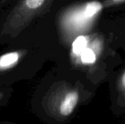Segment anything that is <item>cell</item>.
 I'll return each instance as SVG.
<instances>
[{
	"mask_svg": "<svg viewBox=\"0 0 125 124\" xmlns=\"http://www.w3.org/2000/svg\"><path fill=\"white\" fill-rule=\"evenodd\" d=\"M91 94L76 85L54 84L37 94L31 102V113L45 124H68L81 106L88 104Z\"/></svg>",
	"mask_w": 125,
	"mask_h": 124,
	"instance_id": "1",
	"label": "cell"
},
{
	"mask_svg": "<svg viewBox=\"0 0 125 124\" xmlns=\"http://www.w3.org/2000/svg\"><path fill=\"white\" fill-rule=\"evenodd\" d=\"M19 55L16 52L7 53L0 58V69H7V67L16 63Z\"/></svg>",
	"mask_w": 125,
	"mask_h": 124,
	"instance_id": "2",
	"label": "cell"
},
{
	"mask_svg": "<svg viewBox=\"0 0 125 124\" xmlns=\"http://www.w3.org/2000/svg\"><path fill=\"white\" fill-rule=\"evenodd\" d=\"M102 9V4L98 1H92L89 3L84 11V16L86 18H92L96 15Z\"/></svg>",
	"mask_w": 125,
	"mask_h": 124,
	"instance_id": "3",
	"label": "cell"
},
{
	"mask_svg": "<svg viewBox=\"0 0 125 124\" xmlns=\"http://www.w3.org/2000/svg\"><path fill=\"white\" fill-rule=\"evenodd\" d=\"M87 45L86 39L83 36H80L75 39L73 44V51L75 55L80 54L86 48Z\"/></svg>",
	"mask_w": 125,
	"mask_h": 124,
	"instance_id": "4",
	"label": "cell"
},
{
	"mask_svg": "<svg viewBox=\"0 0 125 124\" xmlns=\"http://www.w3.org/2000/svg\"><path fill=\"white\" fill-rule=\"evenodd\" d=\"M81 56L82 61L84 63H88V64L94 63L96 59L94 53L93 52L92 50L89 48H85L81 53Z\"/></svg>",
	"mask_w": 125,
	"mask_h": 124,
	"instance_id": "5",
	"label": "cell"
},
{
	"mask_svg": "<svg viewBox=\"0 0 125 124\" xmlns=\"http://www.w3.org/2000/svg\"><path fill=\"white\" fill-rule=\"evenodd\" d=\"M45 0H25L24 7L29 10H33L42 5Z\"/></svg>",
	"mask_w": 125,
	"mask_h": 124,
	"instance_id": "6",
	"label": "cell"
},
{
	"mask_svg": "<svg viewBox=\"0 0 125 124\" xmlns=\"http://www.w3.org/2000/svg\"><path fill=\"white\" fill-rule=\"evenodd\" d=\"M9 93L7 91L0 89V107L7 105L9 99Z\"/></svg>",
	"mask_w": 125,
	"mask_h": 124,
	"instance_id": "7",
	"label": "cell"
},
{
	"mask_svg": "<svg viewBox=\"0 0 125 124\" xmlns=\"http://www.w3.org/2000/svg\"><path fill=\"white\" fill-rule=\"evenodd\" d=\"M0 124H17L16 123L10 121H0Z\"/></svg>",
	"mask_w": 125,
	"mask_h": 124,
	"instance_id": "8",
	"label": "cell"
}]
</instances>
